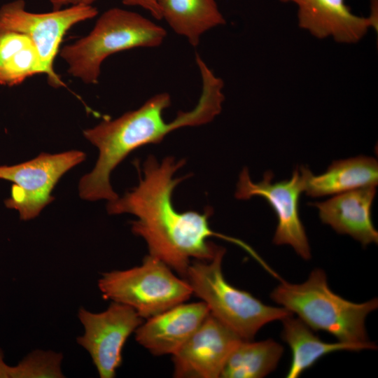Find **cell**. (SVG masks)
<instances>
[{
	"mask_svg": "<svg viewBox=\"0 0 378 378\" xmlns=\"http://www.w3.org/2000/svg\"><path fill=\"white\" fill-rule=\"evenodd\" d=\"M209 313L202 301L178 304L147 318L134 331L135 339L153 355H174Z\"/></svg>",
	"mask_w": 378,
	"mask_h": 378,
	"instance_id": "obj_12",
	"label": "cell"
},
{
	"mask_svg": "<svg viewBox=\"0 0 378 378\" xmlns=\"http://www.w3.org/2000/svg\"><path fill=\"white\" fill-rule=\"evenodd\" d=\"M158 4L161 20L194 47L205 32L225 24L214 0H158Z\"/></svg>",
	"mask_w": 378,
	"mask_h": 378,
	"instance_id": "obj_17",
	"label": "cell"
},
{
	"mask_svg": "<svg viewBox=\"0 0 378 378\" xmlns=\"http://www.w3.org/2000/svg\"><path fill=\"white\" fill-rule=\"evenodd\" d=\"M283 352V346L272 339L241 340L230 353L220 377H264L274 370Z\"/></svg>",
	"mask_w": 378,
	"mask_h": 378,
	"instance_id": "obj_19",
	"label": "cell"
},
{
	"mask_svg": "<svg viewBox=\"0 0 378 378\" xmlns=\"http://www.w3.org/2000/svg\"><path fill=\"white\" fill-rule=\"evenodd\" d=\"M302 168L305 176L304 192L313 197L376 186L378 182L377 161L368 156L334 161L324 173L318 176L306 167Z\"/></svg>",
	"mask_w": 378,
	"mask_h": 378,
	"instance_id": "obj_15",
	"label": "cell"
},
{
	"mask_svg": "<svg viewBox=\"0 0 378 378\" xmlns=\"http://www.w3.org/2000/svg\"><path fill=\"white\" fill-rule=\"evenodd\" d=\"M202 89L197 104L190 111H179L166 122L164 111L171 104L167 92L158 93L139 108L114 120H104L83 132L85 137L99 150L94 169L80 180V197L88 201L116 199L110 176L112 171L133 150L148 144H158L171 132L184 127L200 126L211 122L222 110L225 96L223 80L213 71L201 73Z\"/></svg>",
	"mask_w": 378,
	"mask_h": 378,
	"instance_id": "obj_2",
	"label": "cell"
},
{
	"mask_svg": "<svg viewBox=\"0 0 378 378\" xmlns=\"http://www.w3.org/2000/svg\"><path fill=\"white\" fill-rule=\"evenodd\" d=\"M225 253V249L218 246L212 259L192 261L185 277L192 294L206 304L212 316L241 339L251 340L267 323L293 314L283 307L267 305L230 284L222 272Z\"/></svg>",
	"mask_w": 378,
	"mask_h": 378,
	"instance_id": "obj_5",
	"label": "cell"
},
{
	"mask_svg": "<svg viewBox=\"0 0 378 378\" xmlns=\"http://www.w3.org/2000/svg\"><path fill=\"white\" fill-rule=\"evenodd\" d=\"M24 0H15L0 8V29L27 35L39 53L49 84L55 88L64 83L54 69L62 38L76 24L94 18L97 8L92 5H74L45 13L28 11Z\"/></svg>",
	"mask_w": 378,
	"mask_h": 378,
	"instance_id": "obj_7",
	"label": "cell"
},
{
	"mask_svg": "<svg viewBox=\"0 0 378 378\" xmlns=\"http://www.w3.org/2000/svg\"><path fill=\"white\" fill-rule=\"evenodd\" d=\"M185 163L168 156L159 162L149 155L143 165L139 183L123 197L108 201L110 214H131L137 219L131 223L132 232L146 242L149 255L158 258L172 270L186 277L190 259L209 260L218 246L209 241L219 237L240 246L255 260L260 256L243 241L214 232L209 218L213 211L179 212L172 202L173 191L185 177H174Z\"/></svg>",
	"mask_w": 378,
	"mask_h": 378,
	"instance_id": "obj_1",
	"label": "cell"
},
{
	"mask_svg": "<svg viewBox=\"0 0 378 378\" xmlns=\"http://www.w3.org/2000/svg\"><path fill=\"white\" fill-rule=\"evenodd\" d=\"M62 355L52 351L36 350L14 366L10 365L9 378H61Z\"/></svg>",
	"mask_w": 378,
	"mask_h": 378,
	"instance_id": "obj_20",
	"label": "cell"
},
{
	"mask_svg": "<svg viewBox=\"0 0 378 378\" xmlns=\"http://www.w3.org/2000/svg\"><path fill=\"white\" fill-rule=\"evenodd\" d=\"M98 286L106 300L126 304L149 318L187 301L192 290L162 260L146 255L141 265L102 274Z\"/></svg>",
	"mask_w": 378,
	"mask_h": 378,
	"instance_id": "obj_6",
	"label": "cell"
},
{
	"mask_svg": "<svg viewBox=\"0 0 378 378\" xmlns=\"http://www.w3.org/2000/svg\"><path fill=\"white\" fill-rule=\"evenodd\" d=\"M241 339L210 313L174 354L178 378L220 377L225 361Z\"/></svg>",
	"mask_w": 378,
	"mask_h": 378,
	"instance_id": "obj_11",
	"label": "cell"
},
{
	"mask_svg": "<svg viewBox=\"0 0 378 378\" xmlns=\"http://www.w3.org/2000/svg\"><path fill=\"white\" fill-rule=\"evenodd\" d=\"M10 365L4 360V354L0 347V378H9Z\"/></svg>",
	"mask_w": 378,
	"mask_h": 378,
	"instance_id": "obj_24",
	"label": "cell"
},
{
	"mask_svg": "<svg viewBox=\"0 0 378 378\" xmlns=\"http://www.w3.org/2000/svg\"><path fill=\"white\" fill-rule=\"evenodd\" d=\"M53 10L61 9L64 6L74 5H92L97 0H49Z\"/></svg>",
	"mask_w": 378,
	"mask_h": 378,
	"instance_id": "obj_22",
	"label": "cell"
},
{
	"mask_svg": "<svg viewBox=\"0 0 378 378\" xmlns=\"http://www.w3.org/2000/svg\"><path fill=\"white\" fill-rule=\"evenodd\" d=\"M281 321V337L289 346L292 353L286 378L298 377L323 356L332 352L377 349V345L372 342L369 344L324 342L314 333L312 328L299 318H294L293 314L286 316Z\"/></svg>",
	"mask_w": 378,
	"mask_h": 378,
	"instance_id": "obj_16",
	"label": "cell"
},
{
	"mask_svg": "<svg viewBox=\"0 0 378 378\" xmlns=\"http://www.w3.org/2000/svg\"><path fill=\"white\" fill-rule=\"evenodd\" d=\"M271 299L298 315L313 330H321L337 341L350 344H369L367 316L378 307V299L356 303L335 293L328 284L326 272L313 270L302 284H280L270 293Z\"/></svg>",
	"mask_w": 378,
	"mask_h": 378,
	"instance_id": "obj_3",
	"label": "cell"
},
{
	"mask_svg": "<svg viewBox=\"0 0 378 378\" xmlns=\"http://www.w3.org/2000/svg\"><path fill=\"white\" fill-rule=\"evenodd\" d=\"M39 74L45 69L32 41L22 33L0 29V85H18Z\"/></svg>",
	"mask_w": 378,
	"mask_h": 378,
	"instance_id": "obj_18",
	"label": "cell"
},
{
	"mask_svg": "<svg viewBox=\"0 0 378 378\" xmlns=\"http://www.w3.org/2000/svg\"><path fill=\"white\" fill-rule=\"evenodd\" d=\"M126 6H137L147 10L156 20H161L158 0H122Z\"/></svg>",
	"mask_w": 378,
	"mask_h": 378,
	"instance_id": "obj_21",
	"label": "cell"
},
{
	"mask_svg": "<svg viewBox=\"0 0 378 378\" xmlns=\"http://www.w3.org/2000/svg\"><path fill=\"white\" fill-rule=\"evenodd\" d=\"M376 186L362 187L311 204L318 210L319 218L339 234H348L363 246L378 242V232L373 225L371 209Z\"/></svg>",
	"mask_w": 378,
	"mask_h": 378,
	"instance_id": "obj_14",
	"label": "cell"
},
{
	"mask_svg": "<svg viewBox=\"0 0 378 378\" xmlns=\"http://www.w3.org/2000/svg\"><path fill=\"white\" fill-rule=\"evenodd\" d=\"M273 173L266 172L262 181L253 182L247 168L241 172L235 197L249 200L263 197L275 211L278 223L273 237L276 245H289L304 260L311 258V249L299 214V200L304 191L305 176L302 167H296L288 180L272 182Z\"/></svg>",
	"mask_w": 378,
	"mask_h": 378,
	"instance_id": "obj_9",
	"label": "cell"
},
{
	"mask_svg": "<svg viewBox=\"0 0 378 378\" xmlns=\"http://www.w3.org/2000/svg\"><path fill=\"white\" fill-rule=\"evenodd\" d=\"M370 15L368 17L371 22L372 27L377 31V0L371 1Z\"/></svg>",
	"mask_w": 378,
	"mask_h": 378,
	"instance_id": "obj_23",
	"label": "cell"
},
{
	"mask_svg": "<svg viewBox=\"0 0 378 378\" xmlns=\"http://www.w3.org/2000/svg\"><path fill=\"white\" fill-rule=\"evenodd\" d=\"M85 159L83 152L72 150L56 154L42 153L24 162L0 166V179L13 183L5 205L16 210L21 220L36 218L54 200L51 192L59 178Z\"/></svg>",
	"mask_w": 378,
	"mask_h": 378,
	"instance_id": "obj_8",
	"label": "cell"
},
{
	"mask_svg": "<svg viewBox=\"0 0 378 378\" xmlns=\"http://www.w3.org/2000/svg\"><path fill=\"white\" fill-rule=\"evenodd\" d=\"M165 29L139 13L119 8L104 12L86 36L63 47L59 53L68 72L87 84H96L102 62L110 55L136 48H155Z\"/></svg>",
	"mask_w": 378,
	"mask_h": 378,
	"instance_id": "obj_4",
	"label": "cell"
},
{
	"mask_svg": "<svg viewBox=\"0 0 378 378\" xmlns=\"http://www.w3.org/2000/svg\"><path fill=\"white\" fill-rule=\"evenodd\" d=\"M279 1L295 4L299 27L319 39L332 37L337 43H356L372 27L370 19L352 13L344 0Z\"/></svg>",
	"mask_w": 378,
	"mask_h": 378,
	"instance_id": "obj_13",
	"label": "cell"
},
{
	"mask_svg": "<svg viewBox=\"0 0 378 378\" xmlns=\"http://www.w3.org/2000/svg\"><path fill=\"white\" fill-rule=\"evenodd\" d=\"M78 316L85 332L77 343L88 351L101 378L114 377L122 363L123 346L142 318L132 307L113 301L100 313L80 307Z\"/></svg>",
	"mask_w": 378,
	"mask_h": 378,
	"instance_id": "obj_10",
	"label": "cell"
}]
</instances>
